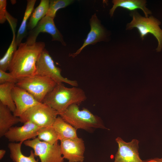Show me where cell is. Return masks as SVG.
<instances>
[{
  "label": "cell",
  "mask_w": 162,
  "mask_h": 162,
  "mask_svg": "<svg viewBox=\"0 0 162 162\" xmlns=\"http://www.w3.org/2000/svg\"><path fill=\"white\" fill-rule=\"evenodd\" d=\"M50 0H41L37 7L32 13L28 23V29L34 28L41 19L46 16L48 10Z\"/></svg>",
  "instance_id": "cell-21"
},
{
  "label": "cell",
  "mask_w": 162,
  "mask_h": 162,
  "mask_svg": "<svg viewBox=\"0 0 162 162\" xmlns=\"http://www.w3.org/2000/svg\"><path fill=\"white\" fill-rule=\"evenodd\" d=\"M61 152L64 159L68 162H83L85 146L83 140L78 137L60 140Z\"/></svg>",
  "instance_id": "cell-11"
},
{
  "label": "cell",
  "mask_w": 162,
  "mask_h": 162,
  "mask_svg": "<svg viewBox=\"0 0 162 162\" xmlns=\"http://www.w3.org/2000/svg\"><path fill=\"white\" fill-rule=\"evenodd\" d=\"M36 1V0H27L23 19L16 36V42L18 46L22 43V40L26 35L27 21L33 11Z\"/></svg>",
  "instance_id": "cell-22"
},
{
  "label": "cell",
  "mask_w": 162,
  "mask_h": 162,
  "mask_svg": "<svg viewBox=\"0 0 162 162\" xmlns=\"http://www.w3.org/2000/svg\"><path fill=\"white\" fill-rule=\"evenodd\" d=\"M26 146L32 148L35 156H38L41 162H64L60 145H51L40 141L37 137L25 141Z\"/></svg>",
  "instance_id": "cell-8"
},
{
  "label": "cell",
  "mask_w": 162,
  "mask_h": 162,
  "mask_svg": "<svg viewBox=\"0 0 162 162\" xmlns=\"http://www.w3.org/2000/svg\"><path fill=\"white\" fill-rule=\"evenodd\" d=\"M52 127L57 133L59 140L78 137L77 130L64 121L59 116L57 117Z\"/></svg>",
  "instance_id": "cell-17"
},
{
  "label": "cell",
  "mask_w": 162,
  "mask_h": 162,
  "mask_svg": "<svg viewBox=\"0 0 162 162\" xmlns=\"http://www.w3.org/2000/svg\"><path fill=\"white\" fill-rule=\"evenodd\" d=\"M12 112L7 106L0 103V137L4 136L13 125L20 122V117L15 116Z\"/></svg>",
  "instance_id": "cell-16"
},
{
  "label": "cell",
  "mask_w": 162,
  "mask_h": 162,
  "mask_svg": "<svg viewBox=\"0 0 162 162\" xmlns=\"http://www.w3.org/2000/svg\"><path fill=\"white\" fill-rule=\"evenodd\" d=\"M59 113L43 103L32 107L20 117V122L29 121L40 128L52 126Z\"/></svg>",
  "instance_id": "cell-7"
},
{
  "label": "cell",
  "mask_w": 162,
  "mask_h": 162,
  "mask_svg": "<svg viewBox=\"0 0 162 162\" xmlns=\"http://www.w3.org/2000/svg\"><path fill=\"white\" fill-rule=\"evenodd\" d=\"M6 151L3 149H1L0 150V159H2L4 156L5 154Z\"/></svg>",
  "instance_id": "cell-28"
},
{
  "label": "cell",
  "mask_w": 162,
  "mask_h": 162,
  "mask_svg": "<svg viewBox=\"0 0 162 162\" xmlns=\"http://www.w3.org/2000/svg\"><path fill=\"white\" fill-rule=\"evenodd\" d=\"M37 137L40 141L54 145L58 143V135L52 126L41 128Z\"/></svg>",
  "instance_id": "cell-23"
},
{
  "label": "cell",
  "mask_w": 162,
  "mask_h": 162,
  "mask_svg": "<svg viewBox=\"0 0 162 162\" xmlns=\"http://www.w3.org/2000/svg\"><path fill=\"white\" fill-rule=\"evenodd\" d=\"M54 18L46 15L39 22L36 26L30 31L25 43L28 45H32L36 42L39 34L46 32L50 34L52 37V40L58 41L64 46L66 44L64 40L63 37L56 27Z\"/></svg>",
  "instance_id": "cell-9"
},
{
  "label": "cell",
  "mask_w": 162,
  "mask_h": 162,
  "mask_svg": "<svg viewBox=\"0 0 162 162\" xmlns=\"http://www.w3.org/2000/svg\"><path fill=\"white\" fill-rule=\"evenodd\" d=\"M18 80L10 73L0 70V84L5 83H13L16 84Z\"/></svg>",
  "instance_id": "cell-25"
},
{
  "label": "cell",
  "mask_w": 162,
  "mask_h": 162,
  "mask_svg": "<svg viewBox=\"0 0 162 162\" xmlns=\"http://www.w3.org/2000/svg\"><path fill=\"white\" fill-rule=\"evenodd\" d=\"M16 84L13 83H5L0 84V103L7 106L13 113L16 107L13 100L12 91Z\"/></svg>",
  "instance_id": "cell-20"
},
{
  "label": "cell",
  "mask_w": 162,
  "mask_h": 162,
  "mask_svg": "<svg viewBox=\"0 0 162 162\" xmlns=\"http://www.w3.org/2000/svg\"><path fill=\"white\" fill-rule=\"evenodd\" d=\"M78 106L76 104L71 105L59 116L76 130L82 129L90 131L94 128L108 129L100 117L86 108L80 110Z\"/></svg>",
  "instance_id": "cell-3"
},
{
  "label": "cell",
  "mask_w": 162,
  "mask_h": 162,
  "mask_svg": "<svg viewBox=\"0 0 162 162\" xmlns=\"http://www.w3.org/2000/svg\"><path fill=\"white\" fill-rule=\"evenodd\" d=\"M16 110L14 115L20 117L28 109L40 103L30 93L16 85L12 91Z\"/></svg>",
  "instance_id": "cell-13"
},
{
  "label": "cell",
  "mask_w": 162,
  "mask_h": 162,
  "mask_svg": "<svg viewBox=\"0 0 162 162\" xmlns=\"http://www.w3.org/2000/svg\"><path fill=\"white\" fill-rule=\"evenodd\" d=\"M45 45L43 42L32 45L21 43L13 57L8 69L9 73L17 80L35 75L36 62Z\"/></svg>",
  "instance_id": "cell-1"
},
{
  "label": "cell",
  "mask_w": 162,
  "mask_h": 162,
  "mask_svg": "<svg viewBox=\"0 0 162 162\" xmlns=\"http://www.w3.org/2000/svg\"><path fill=\"white\" fill-rule=\"evenodd\" d=\"M23 142L9 143L8 147L10 152V157L14 162H38L35 158L34 151L31 150L30 155H24L21 151V146Z\"/></svg>",
  "instance_id": "cell-19"
},
{
  "label": "cell",
  "mask_w": 162,
  "mask_h": 162,
  "mask_svg": "<svg viewBox=\"0 0 162 162\" xmlns=\"http://www.w3.org/2000/svg\"><path fill=\"white\" fill-rule=\"evenodd\" d=\"M74 1L72 0H50L49 8L46 15L54 19L58 10L67 7Z\"/></svg>",
  "instance_id": "cell-24"
},
{
  "label": "cell",
  "mask_w": 162,
  "mask_h": 162,
  "mask_svg": "<svg viewBox=\"0 0 162 162\" xmlns=\"http://www.w3.org/2000/svg\"><path fill=\"white\" fill-rule=\"evenodd\" d=\"M145 162H162V158H154L144 160Z\"/></svg>",
  "instance_id": "cell-27"
},
{
  "label": "cell",
  "mask_w": 162,
  "mask_h": 162,
  "mask_svg": "<svg viewBox=\"0 0 162 162\" xmlns=\"http://www.w3.org/2000/svg\"><path fill=\"white\" fill-rule=\"evenodd\" d=\"M130 15L132 20L127 24L126 29L130 30L136 28L142 40L148 34H152L158 41L156 50L160 51L162 48V30L159 26L161 22L152 16L148 17H143L136 10L131 11Z\"/></svg>",
  "instance_id": "cell-4"
},
{
  "label": "cell",
  "mask_w": 162,
  "mask_h": 162,
  "mask_svg": "<svg viewBox=\"0 0 162 162\" xmlns=\"http://www.w3.org/2000/svg\"><path fill=\"white\" fill-rule=\"evenodd\" d=\"M90 30L82 46L76 52L70 54V56L74 58L79 54L86 46L90 44H94L98 42L105 40L106 37L105 31L95 14L92 16L90 19Z\"/></svg>",
  "instance_id": "cell-14"
},
{
  "label": "cell",
  "mask_w": 162,
  "mask_h": 162,
  "mask_svg": "<svg viewBox=\"0 0 162 162\" xmlns=\"http://www.w3.org/2000/svg\"><path fill=\"white\" fill-rule=\"evenodd\" d=\"M12 29L13 37L11 43L3 57L0 60V70L6 71L8 70L13 55L17 50L18 46L15 35L17 20H12L9 22Z\"/></svg>",
  "instance_id": "cell-18"
},
{
  "label": "cell",
  "mask_w": 162,
  "mask_h": 162,
  "mask_svg": "<svg viewBox=\"0 0 162 162\" xmlns=\"http://www.w3.org/2000/svg\"><path fill=\"white\" fill-rule=\"evenodd\" d=\"M23 125L12 127L4 136L10 142H23L25 141L37 137L40 128L32 122L28 121Z\"/></svg>",
  "instance_id": "cell-12"
},
{
  "label": "cell",
  "mask_w": 162,
  "mask_h": 162,
  "mask_svg": "<svg viewBox=\"0 0 162 162\" xmlns=\"http://www.w3.org/2000/svg\"><path fill=\"white\" fill-rule=\"evenodd\" d=\"M61 69L56 67L48 52L44 49L40 54L36 63V74L49 78L57 84L65 82L78 87L76 80H71L61 75Z\"/></svg>",
  "instance_id": "cell-6"
},
{
  "label": "cell",
  "mask_w": 162,
  "mask_h": 162,
  "mask_svg": "<svg viewBox=\"0 0 162 162\" xmlns=\"http://www.w3.org/2000/svg\"><path fill=\"white\" fill-rule=\"evenodd\" d=\"M57 84L49 78L35 75L18 80L16 85L27 91L38 101L42 103L46 95Z\"/></svg>",
  "instance_id": "cell-5"
},
{
  "label": "cell",
  "mask_w": 162,
  "mask_h": 162,
  "mask_svg": "<svg viewBox=\"0 0 162 162\" xmlns=\"http://www.w3.org/2000/svg\"><path fill=\"white\" fill-rule=\"evenodd\" d=\"M112 8L110 10V14L113 16L116 9L120 7L131 11L136 10L137 9L141 10L145 17H148L152 14L151 11L146 8L147 1L145 0H113Z\"/></svg>",
  "instance_id": "cell-15"
},
{
  "label": "cell",
  "mask_w": 162,
  "mask_h": 162,
  "mask_svg": "<svg viewBox=\"0 0 162 162\" xmlns=\"http://www.w3.org/2000/svg\"><path fill=\"white\" fill-rule=\"evenodd\" d=\"M86 98L82 89L76 86L68 88L61 83L57 84L46 95L42 103L57 111L59 115L71 105H79Z\"/></svg>",
  "instance_id": "cell-2"
},
{
  "label": "cell",
  "mask_w": 162,
  "mask_h": 162,
  "mask_svg": "<svg viewBox=\"0 0 162 162\" xmlns=\"http://www.w3.org/2000/svg\"><path fill=\"white\" fill-rule=\"evenodd\" d=\"M115 140L118 148L113 162H145L139 156L138 140L134 139L127 142L118 136Z\"/></svg>",
  "instance_id": "cell-10"
},
{
  "label": "cell",
  "mask_w": 162,
  "mask_h": 162,
  "mask_svg": "<svg viewBox=\"0 0 162 162\" xmlns=\"http://www.w3.org/2000/svg\"><path fill=\"white\" fill-rule=\"evenodd\" d=\"M7 1L0 0V23H4L7 20L8 13L6 10Z\"/></svg>",
  "instance_id": "cell-26"
}]
</instances>
